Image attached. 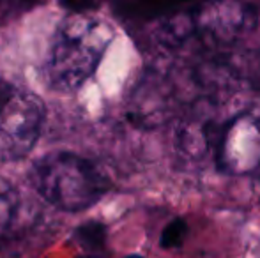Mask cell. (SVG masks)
<instances>
[{"label":"cell","mask_w":260,"mask_h":258,"mask_svg":"<svg viewBox=\"0 0 260 258\" xmlns=\"http://www.w3.org/2000/svg\"><path fill=\"white\" fill-rule=\"evenodd\" d=\"M38 193L64 212H82L96 205L110 190L108 177L92 161L68 151L48 152L32 166Z\"/></svg>","instance_id":"6da1fadb"},{"label":"cell","mask_w":260,"mask_h":258,"mask_svg":"<svg viewBox=\"0 0 260 258\" xmlns=\"http://www.w3.org/2000/svg\"><path fill=\"white\" fill-rule=\"evenodd\" d=\"M108 39L94 27L62 28L48 59L46 78L50 87L71 92L96 71Z\"/></svg>","instance_id":"7a4b0ae2"},{"label":"cell","mask_w":260,"mask_h":258,"mask_svg":"<svg viewBox=\"0 0 260 258\" xmlns=\"http://www.w3.org/2000/svg\"><path fill=\"white\" fill-rule=\"evenodd\" d=\"M46 110L27 90H0V159L18 161L30 154L41 136Z\"/></svg>","instance_id":"3957f363"},{"label":"cell","mask_w":260,"mask_h":258,"mask_svg":"<svg viewBox=\"0 0 260 258\" xmlns=\"http://www.w3.org/2000/svg\"><path fill=\"white\" fill-rule=\"evenodd\" d=\"M206 0H113V9L119 16L135 21H151L170 16Z\"/></svg>","instance_id":"277c9868"},{"label":"cell","mask_w":260,"mask_h":258,"mask_svg":"<svg viewBox=\"0 0 260 258\" xmlns=\"http://www.w3.org/2000/svg\"><path fill=\"white\" fill-rule=\"evenodd\" d=\"M75 237L90 253L101 251L106 244V227L100 221H87L76 228Z\"/></svg>","instance_id":"5b68a950"},{"label":"cell","mask_w":260,"mask_h":258,"mask_svg":"<svg viewBox=\"0 0 260 258\" xmlns=\"http://www.w3.org/2000/svg\"><path fill=\"white\" fill-rule=\"evenodd\" d=\"M18 198L11 188H0V237L11 230L16 217Z\"/></svg>","instance_id":"8992f818"},{"label":"cell","mask_w":260,"mask_h":258,"mask_svg":"<svg viewBox=\"0 0 260 258\" xmlns=\"http://www.w3.org/2000/svg\"><path fill=\"white\" fill-rule=\"evenodd\" d=\"M186 235H188V223H186L182 217H175V219H172L170 223L163 228V232H161L159 246L163 249L181 248Z\"/></svg>","instance_id":"52a82bcc"},{"label":"cell","mask_w":260,"mask_h":258,"mask_svg":"<svg viewBox=\"0 0 260 258\" xmlns=\"http://www.w3.org/2000/svg\"><path fill=\"white\" fill-rule=\"evenodd\" d=\"M64 9L71 11V13H85V11H92L98 7V0H58Z\"/></svg>","instance_id":"ba28073f"},{"label":"cell","mask_w":260,"mask_h":258,"mask_svg":"<svg viewBox=\"0 0 260 258\" xmlns=\"http://www.w3.org/2000/svg\"><path fill=\"white\" fill-rule=\"evenodd\" d=\"M250 83H251V89L260 96V48L255 55V60L251 64V71H250Z\"/></svg>","instance_id":"9c48e42d"},{"label":"cell","mask_w":260,"mask_h":258,"mask_svg":"<svg viewBox=\"0 0 260 258\" xmlns=\"http://www.w3.org/2000/svg\"><path fill=\"white\" fill-rule=\"evenodd\" d=\"M82 258H103V256L96 255V253H90V255H85V256H82Z\"/></svg>","instance_id":"30bf717a"},{"label":"cell","mask_w":260,"mask_h":258,"mask_svg":"<svg viewBox=\"0 0 260 258\" xmlns=\"http://www.w3.org/2000/svg\"><path fill=\"white\" fill-rule=\"evenodd\" d=\"M16 2H20V4H32V2H36V0H16Z\"/></svg>","instance_id":"8fae6325"},{"label":"cell","mask_w":260,"mask_h":258,"mask_svg":"<svg viewBox=\"0 0 260 258\" xmlns=\"http://www.w3.org/2000/svg\"><path fill=\"white\" fill-rule=\"evenodd\" d=\"M124 258H144V256H140V255H127V256H124Z\"/></svg>","instance_id":"7c38bea8"}]
</instances>
